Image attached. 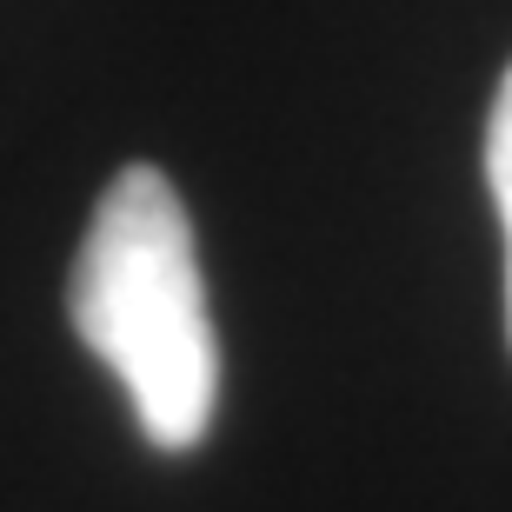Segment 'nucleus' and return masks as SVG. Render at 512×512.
Wrapping results in <instances>:
<instances>
[{
	"label": "nucleus",
	"mask_w": 512,
	"mask_h": 512,
	"mask_svg": "<svg viewBox=\"0 0 512 512\" xmlns=\"http://www.w3.org/2000/svg\"><path fill=\"white\" fill-rule=\"evenodd\" d=\"M486 187H493L499 227H506V340H512V67L493 94V120H486Z\"/></svg>",
	"instance_id": "nucleus-2"
},
{
	"label": "nucleus",
	"mask_w": 512,
	"mask_h": 512,
	"mask_svg": "<svg viewBox=\"0 0 512 512\" xmlns=\"http://www.w3.org/2000/svg\"><path fill=\"white\" fill-rule=\"evenodd\" d=\"M67 313L87 353L127 386L140 433L160 453H193L220 406V340L193 220L160 167L133 160L94 200Z\"/></svg>",
	"instance_id": "nucleus-1"
}]
</instances>
